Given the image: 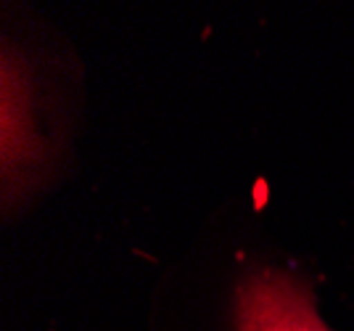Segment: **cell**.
Instances as JSON below:
<instances>
[{
	"instance_id": "1",
	"label": "cell",
	"mask_w": 354,
	"mask_h": 331,
	"mask_svg": "<svg viewBox=\"0 0 354 331\" xmlns=\"http://www.w3.org/2000/svg\"><path fill=\"white\" fill-rule=\"evenodd\" d=\"M236 331H330L310 289L275 268L251 273L236 294Z\"/></svg>"
},
{
	"instance_id": "2",
	"label": "cell",
	"mask_w": 354,
	"mask_h": 331,
	"mask_svg": "<svg viewBox=\"0 0 354 331\" xmlns=\"http://www.w3.org/2000/svg\"><path fill=\"white\" fill-rule=\"evenodd\" d=\"M40 159V143L35 138V127L30 120V98L21 66L14 56H3V181L6 194H14V186L24 181L27 170Z\"/></svg>"
}]
</instances>
